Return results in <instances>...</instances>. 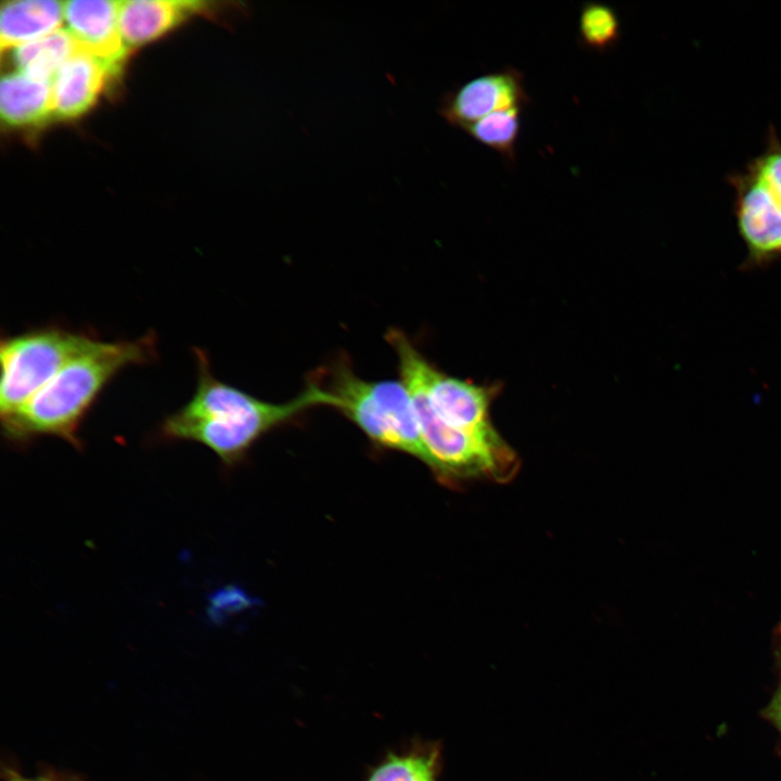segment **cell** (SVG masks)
<instances>
[{
  "instance_id": "cell-1",
  "label": "cell",
  "mask_w": 781,
  "mask_h": 781,
  "mask_svg": "<svg viewBox=\"0 0 781 781\" xmlns=\"http://www.w3.org/2000/svg\"><path fill=\"white\" fill-rule=\"evenodd\" d=\"M192 350L196 386L190 400L161 422L163 439L202 444L225 463H233L273 427L311 408L332 406L331 394L315 376L293 399L267 401L215 377L205 350Z\"/></svg>"
},
{
  "instance_id": "cell-2",
  "label": "cell",
  "mask_w": 781,
  "mask_h": 781,
  "mask_svg": "<svg viewBox=\"0 0 781 781\" xmlns=\"http://www.w3.org/2000/svg\"><path fill=\"white\" fill-rule=\"evenodd\" d=\"M157 356L154 330L135 340H97L28 401L1 417L2 435L16 446L52 436L80 448V427L107 385L126 368L152 363Z\"/></svg>"
},
{
  "instance_id": "cell-3",
  "label": "cell",
  "mask_w": 781,
  "mask_h": 781,
  "mask_svg": "<svg viewBox=\"0 0 781 781\" xmlns=\"http://www.w3.org/2000/svg\"><path fill=\"white\" fill-rule=\"evenodd\" d=\"M313 376L331 394V408L351 420L374 443L427 463L415 409L401 380H363L344 358Z\"/></svg>"
},
{
  "instance_id": "cell-4",
  "label": "cell",
  "mask_w": 781,
  "mask_h": 781,
  "mask_svg": "<svg viewBox=\"0 0 781 781\" xmlns=\"http://www.w3.org/2000/svg\"><path fill=\"white\" fill-rule=\"evenodd\" d=\"M99 338L94 331L75 330L59 323L2 336L1 417L28 401L67 362Z\"/></svg>"
},
{
  "instance_id": "cell-5",
  "label": "cell",
  "mask_w": 781,
  "mask_h": 781,
  "mask_svg": "<svg viewBox=\"0 0 781 781\" xmlns=\"http://www.w3.org/2000/svg\"><path fill=\"white\" fill-rule=\"evenodd\" d=\"M733 213L748 260L764 264L781 257V140L769 125L764 150L727 177Z\"/></svg>"
},
{
  "instance_id": "cell-6",
  "label": "cell",
  "mask_w": 781,
  "mask_h": 781,
  "mask_svg": "<svg viewBox=\"0 0 781 781\" xmlns=\"http://www.w3.org/2000/svg\"><path fill=\"white\" fill-rule=\"evenodd\" d=\"M385 338L397 356L400 379L410 380L421 388L437 418L483 438L500 437L489 415L498 392L495 385H477L438 370L400 330L390 329Z\"/></svg>"
},
{
  "instance_id": "cell-7",
  "label": "cell",
  "mask_w": 781,
  "mask_h": 781,
  "mask_svg": "<svg viewBox=\"0 0 781 781\" xmlns=\"http://www.w3.org/2000/svg\"><path fill=\"white\" fill-rule=\"evenodd\" d=\"M529 102L523 74L505 67L475 77L448 92L438 112L448 124L462 130L494 112L526 107Z\"/></svg>"
},
{
  "instance_id": "cell-8",
  "label": "cell",
  "mask_w": 781,
  "mask_h": 781,
  "mask_svg": "<svg viewBox=\"0 0 781 781\" xmlns=\"http://www.w3.org/2000/svg\"><path fill=\"white\" fill-rule=\"evenodd\" d=\"M120 1L69 0L63 2L66 29L78 44L110 65L116 73L128 48L119 30Z\"/></svg>"
},
{
  "instance_id": "cell-9",
  "label": "cell",
  "mask_w": 781,
  "mask_h": 781,
  "mask_svg": "<svg viewBox=\"0 0 781 781\" xmlns=\"http://www.w3.org/2000/svg\"><path fill=\"white\" fill-rule=\"evenodd\" d=\"M116 74L110 65L79 46L52 80L54 116L71 119L87 112L107 79Z\"/></svg>"
},
{
  "instance_id": "cell-10",
  "label": "cell",
  "mask_w": 781,
  "mask_h": 781,
  "mask_svg": "<svg viewBox=\"0 0 781 781\" xmlns=\"http://www.w3.org/2000/svg\"><path fill=\"white\" fill-rule=\"evenodd\" d=\"M208 3L182 0H127L119 5V30L127 48L152 41Z\"/></svg>"
},
{
  "instance_id": "cell-11",
  "label": "cell",
  "mask_w": 781,
  "mask_h": 781,
  "mask_svg": "<svg viewBox=\"0 0 781 781\" xmlns=\"http://www.w3.org/2000/svg\"><path fill=\"white\" fill-rule=\"evenodd\" d=\"M64 22L63 2L55 0H14L1 4V51L44 37Z\"/></svg>"
},
{
  "instance_id": "cell-12",
  "label": "cell",
  "mask_w": 781,
  "mask_h": 781,
  "mask_svg": "<svg viewBox=\"0 0 781 781\" xmlns=\"http://www.w3.org/2000/svg\"><path fill=\"white\" fill-rule=\"evenodd\" d=\"M0 113L13 127L34 126L54 116L52 82L31 78L21 72L2 76Z\"/></svg>"
},
{
  "instance_id": "cell-13",
  "label": "cell",
  "mask_w": 781,
  "mask_h": 781,
  "mask_svg": "<svg viewBox=\"0 0 781 781\" xmlns=\"http://www.w3.org/2000/svg\"><path fill=\"white\" fill-rule=\"evenodd\" d=\"M441 758L438 742L417 740L399 752L385 755L366 781H437Z\"/></svg>"
},
{
  "instance_id": "cell-14",
  "label": "cell",
  "mask_w": 781,
  "mask_h": 781,
  "mask_svg": "<svg viewBox=\"0 0 781 781\" xmlns=\"http://www.w3.org/2000/svg\"><path fill=\"white\" fill-rule=\"evenodd\" d=\"M79 44L66 28L12 49V60L18 72L42 81L52 82L64 63Z\"/></svg>"
},
{
  "instance_id": "cell-15",
  "label": "cell",
  "mask_w": 781,
  "mask_h": 781,
  "mask_svg": "<svg viewBox=\"0 0 781 781\" xmlns=\"http://www.w3.org/2000/svg\"><path fill=\"white\" fill-rule=\"evenodd\" d=\"M524 106L494 112L462 129L478 143L497 152L507 164L516 158V143L521 132Z\"/></svg>"
},
{
  "instance_id": "cell-16",
  "label": "cell",
  "mask_w": 781,
  "mask_h": 781,
  "mask_svg": "<svg viewBox=\"0 0 781 781\" xmlns=\"http://www.w3.org/2000/svg\"><path fill=\"white\" fill-rule=\"evenodd\" d=\"M578 35L580 42L590 50L605 52L612 49L620 38L616 11L602 2H585L578 18Z\"/></svg>"
},
{
  "instance_id": "cell-17",
  "label": "cell",
  "mask_w": 781,
  "mask_h": 781,
  "mask_svg": "<svg viewBox=\"0 0 781 781\" xmlns=\"http://www.w3.org/2000/svg\"><path fill=\"white\" fill-rule=\"evenodd\" d=\"M764 715L781 732V681Z\"/></svg>"
},
{
  "instance_id": "cell-18",
  "label": "cell",
  "mask_w": 781,
  "mask_h": 781,
  "mask_svg": "<svg viewBox=\"0 0 781 781\" xmlns=\"http://www.w3.org/2000/svg\"><path fill=\"white\" fill-rule=\"evenodd\" d=\"M61 773L49 770L44 771L37 778H27L22 776L17 770L7 767L3 770L4 781H59Z\"/></svg>"
},
{
  "instance_id": "cell-19",
  "label": "cell",
  "mask_w": 781,
  "mask_h": 781,
  "mask_svg": "<svg viewBox=\"0 0 781 781\" xmlns=\"http://www.w3.org/2000/svg\"><path fill=\"white\" fill-rule=\"evenodd\" d=\"M776 654L777 660L781 669V625L778 628V631L776 632Z\"/></svg>"
},
{
  "instance_id": "cell-20",
  "label": "cell",
  "mask_w": 781,
  "mask_h": 781,
  "mask_svg": "<svg viewBox=\"0 0 781 781\" xmlns=\"http://www.w3.org/2000/svg\"><path fill=\"white\" fill-rule=\"evenodd\" d=\"M59 781H80V780L75 776H67V774L61 773Z\"/></svg>"
}]
</instances>
